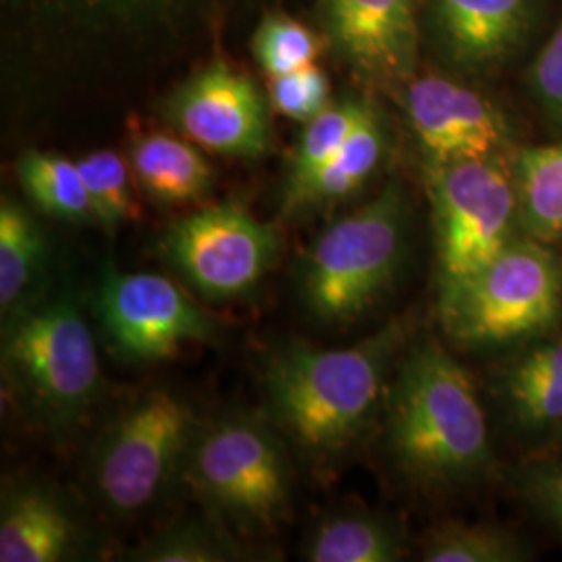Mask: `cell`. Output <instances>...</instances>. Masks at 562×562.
Masks as SVG:
<instances>
[{
  "label": "cell",
  "instance_id": "cell-1",
  "mask_svg": "<svg viewBox=\"0 0 562 562\" xmlns=\"http://www.w3.org/2000/svg\"><path fill=\"white\" fill-rule=\"evenodd\" d=\"M385 442L402 473L425 487H461L492 471L477 385L440 341H417L398 364L385 401Z\"/></svg>",
  "mask_w": 562,
  "mask_h": 562
},
{
  "label": "cell",
  "instance_id": "cell-2",
  "mask_svg": "<svg viewBox=\"0 0 562 562\" xmlns=\"http://www.w3.org/2000/svg\"><path fill=\"white\" fill-rule=\"evenodd\" d=\"M404 344L406 327L394 322L346 348H280L267 362L265 385L281 427L319 454L355 442L375 415Z\"/></svg>",
  "mask_w": 562,
  "mask_h": 562
},
{
  "label": "cell",
  "instance_id": "cell-3",
  "mask_svg": "<svg viewBox=\"0 0 562 562\" xmlns=\"http://www.w3.org/2000/svg\"><path fill=\"white\" fill-rule=\"evenodd\" d=\"M440 319L462 348L492 350L548 338L562 322V265L522 236L461 285L440 292Z\"/></svg>",
  "mask_w": 562,
  "mask_h": 562
},
{
  "label": "cell",
  "instance_id": "cell-4",
  "mask_svg": "<svg viewBox=\"0 0 562 562\" xmlns=\"http://www.w3.org/2000/svg\"><path fill=\"white\" fill-rule=\"evenodd\" d=\"M408 201L398 181L355 213L331 223L311 246L302 294L325 322H355L382 301L404 259Z\"/></svg>",
  "mask_w": 562,
  "mask_h": 562
},
{
  "label": "cell",
  "instance_id": "cell-5",
  "mask_svg": "<svg viewBox=\"0 0 562 562\" xmlns=\"http://www.w3.org/2000/svg\"><path fill=\"white\" fill-rule=\"evenodd\" d=\"M2 369L42 422L57 429L78 422L101 383L97 344L80 306L63 296L13 317L2 340Z\"/></svg>",
  "mask_w": 562,
  "mask_h": 562
},
{
  "label": "cell",
  "instance_id": "cell-6",
  "mask_svg": "<svg viewBox=\"0 0 562 562\" xmlns=\"http://www.w3.org/2000/svg\"><path fill=\"white\" fill-rule=\"evenodd\" d=\"M434 211L440 292L461 285L515 240L519 196L504 159L425 167Z\"/></svg>",
  "mask_w": 562,
  "mask_h": 562
},
{
  "label": "cell",
  "instance_id": "cell-7",
  "mask_svg": "<svg viewBox=\"0 0 562 562\" xmlns=\"http://www.w3.org/2000/svg\"><path fill=\"white\" fill-rule=\"evenodd\" d=\"M183 471L204 503L241 527L271 529L288 508V461L261 419L227 417L199 429Z\"/></svg>",
  "mask_w": 562,
  "mask_h": 562
},
{
  "label": "cell",
  "instance_id": "cell-8",
  "mask_svg": "<svg viewBox=\"0 0 562 562\" xmlns=\"http://www.w3.org/2000/svg\"><path fill=\"white\" fill-rule=\"evenodd\" d=\"M196 431L194 411L169 390H155L125 408L94 454L102 503L121 515L155 503L176 471H183Z\"/></svg>",
  "mask_w": 562,
  "mask_h": 562
},
{
  "label": "cell",
  "instance_id": "cell-9",
  "mask_svg": "<svg viewBox=\"0 0 562 562\" xmlns=\"http://www.w3.org/2000/svg\"><path fill=\"white\" fill-rule=\"evenodd\" d=\"M280 252V229L236 204L186 215L161 238L162 259L209 301L238 299L255 290Z\"/></svg>",
  "mask_w": 562,
  "mask_h": 562
},
{
  "label": "cell",
  "instance_id": "cell-10",
  "mask_svg": "<svg viewBox=\"0 0 562 562\" xmlns=\"http://www.w3.org/2000/svg\"><path fill=\"white\" fill-rule=\"evenodd\" d=\"M102 336L132 362L171 359L183 346L215 338L217 325L176 281L104 267L94 296Z\"/></svg>",
  "mask_w": 562,
  "mask_h": 562
},
{
  "label": "cell",
  "instance_id": "cell-11",
  "mask_svg": "<svg viewBox=\"0 0 562 562\" xmlns=\"http://www.w3.org/2000/svg\"><path fill=\"white\" fill-rule=\"evenodd\" d=\"M165 117L188 140L238 159L269 148V104L257 83L225 63L209 65L165 101Z\"/></svg>",
  "mask_w": 562,
  "mask_h": 562
},
{
  "label": "cell",
  "instance_id": "cell-12",
  "mask_svg": "<svg viewBox=\"0 0 562 562\" xmlns=\"http://www.w3.org/2000/svg\"><path fill=\"white\" fill-rule=\"evenodd\" d=\"M406 111L425 167L469 159H504L513 132L496 102L448 76L408 81Z\"/></svg>",
  "mask_w": 562,
  "mask_h": 562
},
{
  "label": "cell",
  "instance_id": "cell-13",
  "mask_svg": "<svg viewBox=\"0 0 562 562\" xmlns=\"http://www.w3.org/2000/svg\"><path fill=\"white\" fill-rule=\"evenodd\" d=\"M327 36L361 78L398 83L419 59L415 0H323Z\"/></svg>",
  "mask_w": 562,
  "mask_h": 562
},
{
  "label": "cell",
  "instance_id": "cell-14",
  "mask_svg": "<svg viewBox=\"0 0 562 562\" xmlns=\"http://www.w3.org/2000/svg\"><path fill=\"white\" fill-rule=\"evenodd\" d=\"M540 0H427L443 57L467 74H492L513 59L538 20Z\"/></svg>",
  "mask_w": 562,
  "mask_h": 562
},
{
  "label": "cell",
  "instance_id": "cell-15",
  "mask_svg": "<svg viewBox=\"0 0 562 562\" xmlns=\"http://www.w3.org/2000/svg\"><path fill=\"white\" fill-rule=\"evenodd\" d=\"M496 396L506 423L525 440H546L562 431V336L525 344L506 362Z\"/></svg>",
  "mask_w": 562,
  "mask_h": 562
},
{
  "label": "cell",
  "instance_id": "cell-16",
  "mask_svg": "<svg viewBox=\"0 0 562 562\" xmlns=\"http://www.w3.org/2000/svg\"><path fill=\"white\" fill-rule=\"evenodd\" d=\"M76 540L71 517L46 490L23 485L9 494L0 515V561H63Z\"/></svg>",
  "mask_w": 562,
  "mask_h": 562
},
{
  "label": "cell",
  "instance_id": "cell-17",
  "mask_svg": "<svg viewBox=\"0 0 562 562\" xmlns=\"http://www.w3.org/2000/svg\"><path fill=\"white\" fill-rule=\"evenodd\" d=\"M130 165L144 194L161 206L201 201L213 169L190 142L169 134H142L132 142Z\"/></svg>",
  "mask_w": 562,
  "mask_h": 562
},
{
  "label": "cell",
  "instance_id": "cell-18",
  "mask_svg": "<svg viewBox=\"0 0 562 562\" xmlns=\"http://www.w3.org/2000/svg\"><path fill=\"white\" fill-rule=\"evenodd\" d=\"M513 176L522 236L546 244L562 238V140L521 148Z\"/></svg>",
  "mask_w": 562,
  "mask_h": 562
},
{
  "label": "cell",
  "instance_id": "cell-19",
  "mask_svg": "<svg viewBox=\"0 0 562 562\" xmlns=\"http://www.w3.org/2000/svg\"><path fill=\"white\" fill-rule=\"evenodd\" d=\"M385 153V134L382 121L371 109L361 123L355 127L350 138L341 146L340 153L323 167L313 181L302 190L301 196L288 213L308 209L317 204L341 201L357 194L375 169L380 167Z\"/></svg>",
  "mask_w": 562,
  "mask_h": 562
},
{
  "label": "cell",
  "instance_id": "cell-20",
  "mask_svg": "<svg viewBox=\"0 0 562 562\" xmlns=\"http://www.w3.org/2000/svg\"><path fill=\"white\" fill-rule=\"evenodd\" d=\"M404 552L394 522L375 515L331 517L313 531L306 559L313 562H394Z\"/></svg>",
  "mask_w": 562,
  "mask_h": 562
},
{
  "label": "cell",
  "instance_id": "cell-21",
  "mask_svg": "<svg viewBox=\"0 0 562 562\" xmlns=\"http://www.w3.org/2000/svg\"><path fill=\"white\" fill-rule=\"evenodd\" d=\"M18 178L32 202L65 222H94L78 162L53 153L27 150L18 161Z\"/></svg>",
  "mask_w": 562,
  "mask_h": 562
},
{
  "label": "cell",
  "instance_id": "cell-22",
  "mask_svg": "<svg viewBox=\"0 0 562 562\" xmlns=\"http://www.w3.org/2000/svg\"><path fill=\"white\" fill-rule=\"evenodd\" d=\"M46 257V238L38 222L20 202H0V306L11 311L36 280Z\"/></svg>",
  "mask_w": 562,
  "mask_h": 562
},
{
  "label": "cell",
  "instance_id": "cell-23",
  "mask_svg": "<svg viewBox=\"0 0 562 562\" xmlns=\"http://www.w3.org/2000/svg\"><path fill=\"white\" fill-rule=\"evenodd\" d=\"M369 111L371 106L367 102L344 101L329 104L315 120L308 121L299 142L296 157L285 186V213L292 209L302 190L313 181L323 167L340 153L341 146Z\"/></svg>",
  "mask_w": 562,
  "mask_h": 562
},
{
  "label": "cell",
  "instance_id": "cell-24",
  "mask_svg": "<svg viewBox=\"0 0 562 562\" xmlns=\"http://www.w3.org/2000/svg\"><path fill=\"white\" fill-rule=\"evenodd\" d=\"M531 548L517 533L487 522H443L423 546L427 562H525Z\"/></svg>",
  "mask_w": 562,
  "mask_h": 562
},
{
  "label": "cell",
  "instance_id": "cell-25",
  "mask_svg": "<svg viewBox=\"0 0 562 562\" xmlns=\"http://www.w3.org/2000/svg\"><path fill=\"white\" fill-rule=\"evenodd\" d=\"M86 183L92 217L104 232H115L138 215L132 165L115 150H97L78 161Z\"/></svg>",
  "mask_w": 562,
  "mask_h": 562
},
{
  "label": "cell",
  "instance_id": "cell-26",
  "mask_svg": "<svg viewBox=\"0 0 562 562\" xmlns=\"http://www.w3.org/2000/svg\"><path fill=\"white\" fill-rule=\"evenodd\" d=\"M319 53V38L292 18L271 15L262 21L255 36V55L271 78L315 65Z\"/></svg>",
  "mask_w": 562,
  "mask_h": 562
},
{
  "label": "cell",
  "instance_id": "cell-27",
  "mask_svg": "<svg viewBox=\"0 0 562 562\" xmlns=\"http://www.w3.org/2000/svg\"><path fill=\"white\" fill-rule=\"evenodd\" d=\"M42 9L86 25H130L176 18L192 0H36Z\"/></svg>",
  "mask_w": 562,
  "mask_h": 562
},
{
  "label": "cell",
  "instance_id": "cell-28",
  "mask_svg": "<svg viewBox=\"0 0 562 562\" xmlns=\"http://www.w3.org/2000/svg\"><path fill=\"white\" fill-rule=\"evenodd\" d=\"M236 550L215 531L199 522L178 525L138 552L144 562H222L232 561Z\"/></svg>",
  "mask_w": 562,
  "mask_h": 562
},
{
  "label": "cell",
  "instance_id": "cell-29",
  "mask_svg": "<svg viewBox=\"0 0 562 562\" xmlns=\"http://www.w3.org/2000/svg\"><path fill=\"white\" fill-rule=\"evenodd\" d=\"M269 99L281 115L308 123L331 104L329 80L319 67L308 65L271 78Z\"/></svg>",
  "mask_w": 562,
  "mask_h": 562
},
{
  "label": "cell",
  "instance_id": "cell-30",
  "mask_svg": "<svg viewBox=\"0 0 562 562\" xmlns=\"http://www.w3.org/2000/svg\"><path fill=\"white\" fill-rule=\"evenodd\" d=\"M527 86L543 120L562 134V21L531 60Z\"/></svg>",
  "mask_w": 562,
  "mask_h": 562
},
{
  "label": "cell",
  "instance_id": "cell-31",
  "mask_svg": "<svg viewBox=\"0 0 562 562\" xmlns=\"http://www.w3.org/2000/svg\"><path fill=\"white\" fill-rule=\"evenodd\" d=\"M517 485L525 503L562 536V461L527 462Z\"/></svg>",
  "mask_w": 562,
  "mask_h": 562
}]
</instances>
